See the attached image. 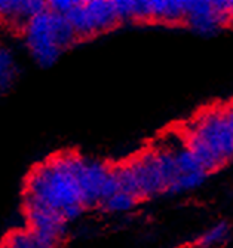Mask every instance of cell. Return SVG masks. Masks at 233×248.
<instances>
[{"instance_id":"1","label":"cell","mask_w":233,"mask_h":248,"mask_svg":"<svg viewBox=\"0 0 233 248\" xmlns=\"http://www.w3.org/2000/svg\"><path fill=\"white\" fill-rule=\"evenodd\" d=\"M24 192L58 211L70 223L88 211L83 204L80 186L64 153L52 156L37 165L27 177Z\"/></svg>"},{"instance_id":"2","label":"cell","mask_w":233,"mask_h":248,"mask_svg":"<svg viewBox=\"0 0 233 248\" xmlns=\"http://www.w3.org/2000/svg\"><path fill=\"white\" fill-rule=\"evenodd\" d=\"M189 124L199 132L224 167L233 161V129L223 106L201 111Z\"/></svg>"},{"instance_id":"3","label":"cell","mask_w":233,"mask_h":248,"mask_svg":"<svg viewBox=\"0 0 233 248\" xmlns=\"http://www.w3.org/2000/svg\"><path fill=\"white\" fill-rule=\"evenodd\" d=\"M156 141L170 150L181 172L180 193L192 192L206 182L209 172L203 168L195 153L189 149L181 129H167L160 134V137Z\"/></svg>"},{"instance_id":"4","label":"cell","mask_w":233,"mask_h":248,"mask_svg":"<svg viewBox=\"0 0 233 248\" xmlns=\"http://www.w3.org/2000/svg\"><path fill=\"white\" fill-rule=\"evenodd\" d=\"M22 207H24L27 221L26 228H29L43 242L52 247H60L68 235L70 221L27 192H24V198H22Z\"/></svg>"},{"instance_id":"5","label":"cell","mask_w":233,"mask_h":248,"mask_svg":"<svg viewBox=\"0 0 233 248\" xmlns=\"http://www.w3.org/2000/svg\"><path fill=\"white\" fill-rule=\"evenodd\" d=\"M65 159L72 168L82 190V198L86 210L100 207L104 183L110 172L111 165L95 157L82 156L79 153H64Z\"/></svg>"},{"instance_id":"6","label":"cell","mask_w":233,"mask_h":248,"mask_svg":"<svg viewBox=\"0 0 233 248\" xmlns=\"http://www.w3.org/2000/svg\"><path fill=\"white\" fill-rule=\"evenodd\" d=\"M27 48L37 65L48 69L52 67L62 54V49L54 40L51 30V11L34 15L22 30Z\"/></svg>"},{"instance_id":"7","label":"cell","mask_w":233,"mask_h":248,"mask_svg":"<svg viewBox=\"0 0 233 248\" xmlns=\"http://www.w3.org/2000/svg\"><path fill=\"white\" fill-rule=\"evenodd\" d=\"M83 6L88 12L95 36L110 31L121 24L113 0H88Z\"/></svg>"},{"instance_id":"8","label":"cell","mask_w":233,"mask_h":248,"mask_svg":"<svg viewBox=\"0 0 233 248\" xmlns=\"http://www.w3.org/2000/svg\"><path fill=\"white\" fill-rule=\"evenodd\" d=\"M181 131H183V135H184L186 143H187L189 149L195 153V156L199 159V162L203 165V168L209 174H213V172H216L224 167L220 162L218 157L216 156V153L211 150V147L208 146V143L201 137L199 132L189 122H186L183 125Z\"/></svg>"},{"instance_id":"9","label":"cell","mask_w":233,"mask_h":248,"mask_svg":"<svg viewBox=\"0 0 233 248\" xmlns=\"http://www.w3.org/2000/svg\"><path fill=\"white\" fill-rule=\"evenodd\" d=\"M51 30H52L55 43L62 49V52L68 48H72L78 42H80L72 26V22L68 21L67 15L64 14L51 11Z\"/></svg>"},{"instance_id":"10","label":"cell","mask_w":233,"mask_h":248,"mask_svg":"<svg viewBox=\"0 0 233 248\" xmlns=\"http://www.w3.org/2000/svg\"><path fill=\"white\" fill-rule=\"evenodd\" d=\"M232 235V226L227 221H217L211 226H208L205 231H202L196 239L195 247L196 248H218L227 242V239Z\"/></svg>"},{"instance_id":"11","label":"cell","mask_w":233,"mask_h":248,"mask_svg":"<svg viewBox=\"0 0 233 248\" xmlns=\"http://www.w3.org/2000/svg\"><path fill=\"white\" fill-rule=\"evenodd\" d=\"M140 204H141V202H140L134 195L121 189L116 193H113L111 196H109L107 199H104L101 202V205L98 207V210H101L107 214H126V213L132 211Z\"/></svg>"},{"instance_id":"12","label":"cell","mask_w":233,"mask_h":248,"mask_svg":"<svg viewBox=\"0 0 233 248\" xmlns=\"http://www.w3.org/2000/svg\"><path fill=\"white\" fill-rule=\"evenodd\" d=\"M18 70L11 51L0 45V93H6L14 85Z\"/></svg>"},{"instance_id":"13","label":"cell","mask_w":233,"mask_h":248,"mask_svg":"<svg viewBox=\"0 0 233 248\" xmlns=\"http://www.w3.org/2000/svg\"><path fill=\"white\" fill-rule=\"evenodd\" d=\"M6 241L12 244L15 248H58V247H52L49 244L43 242L29 228L14 231L11 235H8Z\"/></svg>"},{"instance_id":"14","label":"cell","mask_w":233,"mask_h":248,"mask_svg":"<svg viewBox=\"0 0 233 248\" xmlns=\"http://www.w3.org/2000/svg\"><path fill=\"white\" fill-rule=\"evenodd\" d=\"M114 9L118 12L121 24H129L135 22V3L134 0H113Z\"/></svg>"},{"instance_id":"15","label":"cell","mask_w":233,"mask_h":248,"mask_svg":"<svg viewBox=\"0 0 233 248\" xmlns=\"http://www.w3.org/2000/svg\"><path fill=\"white\" fill-rule=\"evenodd\" d=\"M88 0H48V8L52 12L58 14H67L68 11H72L75 6L83 5Z\"/></svg>"},{"instance_id":"16","label":"cell","mask_w":233,"mask_h":248,"mask_svg":"<svg viewBox=\"0 0 233 248\" xmlns=\"http://www.w3.org/2000/svg\"><path fill=\"white\" fill-rule=\"evenodd\" d=\"M217 11L224 14L229 19H233V0H211Z\"/></svg>"},{"instance_id":"17","label":"cell","mask_w":233,"mask_h":248,"mask_svg":"<svg viewBox=\"0 0 233 248\" xmlns=\"http://www.w3.org/2000/svg\"><path fill=\"white\" fill-rule=\"evenodd\" d=\"M223 108H224V111H226L227 119H229V122H230V126H232V129H233V103L223 106Z\"/></svg>"},{"instance_id":"18","label":"cell","mask_w":233,"mask_h":248,"mask_svg":"<svg viewBox=\"0 0 233 248\" xmlns=\"http://www.w3.org/2000/svg\"><path fill=\"white\" fill-rule=\"evenodd\" d=\"M0 248H15V247H14L12 244H9V242H8V241L5 239V241H3L2 244H0Z\"/></svg>"}]
</instances>
